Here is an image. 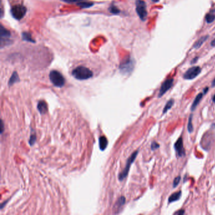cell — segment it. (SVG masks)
Masks as SVG:
<instances>
[{"label": "cell", "mask_w": 215, "mask_h": 215, "mask_svg": "<svg viewBox=\"0 0 215 215\" xmlns=\"http://www.w3.org/2000/svg\"><path fill=\"white\" fill-rule=\"evenodd\" d=\"M3 130H4V129H3V122L2 121V133H3Z\"/></svg>", "instance_id": "30"}, {"label": "cell", "mask_w": 215, "mask_h": 215, "mask_svg": "<svg viewBox=\"0 0 215 215\" xmlns=\"http://www.w3.org/2000/svg\"><path fill=\"white\" fill-rule=\"evenodd\" d=\"M10 12L14 18L20 20L25 16L27 13V8L22 5H16L12 7Z\"/></svg>", "instance_id": "3"}, {"label": "cell", "mask_w": 215, "mask_h": 215, "mask_svg": "<svg viewBox=\"0 0 215 215\" xmlns=\"http://www.w3.org/2000/svg\"><path fill=\"white\" fill-rule=\"evenodd\" d=\"M77 5L80 6L81 8H88L92 7L93 5V3L89 2H80L77 3Z\"/></svg>", "instance_id": "18"}, {"label": "cell", "mask_w": 215, "mask_h": 215, "mask_svg": "<svg viewBox=\"0 0 215 215\" xmlns=\"http://www.w3.org/2000/svg\"><path fill=\"white\" fill-rule=\"evenodd\" d=\"M49 79L56 87H63L65 84V79L63 75L56 70H53L49 73Z\"/></svg>", "instance_id": "2"}, {"label": "cell", "mask_w": 215, "mask_h": 215, "mask_svg": "<svg viewBox=\"0 0 215 215\" xmlns=\"http://www.w3.org/2000/svg\"><path fill=\"white\" fill-rule=\"evenodd\" d=\"M22 39L25 41L29 42H32V43L35 42V41L32 38L31 34L30 33L24 32L22 34Z\"/></svg>", "instance_id": "16"}, {"label": "cell", "mask_w": 215, "mask_h": 215, "mask_svg": "<svg viewBox=\"0 0 215 215\" xmlns=\"http://www.w3.org/2000/svg\"><path fill=\"white\" fill-rule=\"evenodd\" d=\"M108 144V141L105 136H102L99 138V148L101 150L104 151Z\"/></svg>", "instance_id": "14"}, {"label": "cell", "mask_w": 215, "mask_h": 215, "mask_svg": "<svg viewBox=\"0 0 215 215\" xmlns=\"http://www.w3.org/2000/svg\"><path fill=\"white\" fill-rule=\"evenodd\" d=\"M215 19V15L211 13L207 14L206 16V20L208 23H211L213 22Z\"/></svg>", "instance_id": "23"}, {"label": "cell", "mask_w": 215, "mask_h": 215, "mask_svg": "<svg viewBox=\"0 0 215 215\" xmlns=\"http://www.w3.org/2000/svg\"><path fill=\"white\" fill-rule=\"evenodd\" d=\"M20 81V79H19V77H18V75L17 74V73L16 71L13 72V73L12 74L11 78H9V80L8 82V85L9 86H12L13 85L14 83H16V82H18Z\"/></svg>", "instance_id": "15"}, {"label": "cell", "mask_w": 215, "mask_h": 215, "mask_svg": "<svg viewBox=\"0 0 215 215\" xmlns=\"http://www.w3.org/2000/svg\"><path fill=\"white\" fill-rule=\"evenodd\" d=\"M0 36H1V41H8L6 38L11 37V33L6 28H5L2 25L0 26Z\"/></svg>", "instance_id": "10"}, {"label": "cell", "mask_w": 215, "mask_h": 215, "mask_svg": "<svg viewBox=\"0 0 215 215\" xmlns=\"http://www.w3.org/2000/svg\"><path fill=\"white\" fill-rule=\"evenodd\" d=\"M204 92L203 93H199L197 96H196V97H195V99H194V102H193V103H192V106H191V111H194L195 109V108H196V107L198 105V104H199V102H201V99H202V97H203V95H204Z\"/></svg>", "instance_id": "12"}, {"label": "cell", "mask_w": 215, "mask_h": 215, "mask_svg": "<svg viewBox=\"0 0 215 215\" xmlns=\"http://www.w3.org/2000/svg\"><path fill=\"white\" fill-rule=\"evenodd\" d=\"M109 12L112 13V14H114V15H117V14H119L120 13V9L117 8L116 6L114 5L113 4L111 5L109 8Z\"/></svg>", "instance_id": "21"}, {"label": "cell", "mask_w": 215, "mask_h": 215, "mask_svg": "<svg viewBox=\"0 0 215 215\" xmlns=\"http://www.w3.org/2000/svg\"><path fill=\"white\" fill-rule=\"evenodd\" d=\"M185 213V211L184 210H179V211H177V212H175L174 214H179V215H182V214H184Z\"/></svg>", "instance_id": "28"}, {"label": "cell", "mask_w": 215, "mask_h": 215, "mask_svg": "<svg viewBox=\"0 0 215 215\" xmlns=\"http://www.w3.org/2000/svg\"><path fill=\"white\" fill-rule=\"evenodd\" d=\"M213 101L214 102H215V95L213 96Z\"/></svg>", "instance_id": "33"}, {"label": "cell", "mask_w": 215, "mask_h": 215, "mask_svg": "<svg viewBox=\"0 0 215 215\" xmlns=\"http://www.w3.org/2000/svg\"><path fill=\"white\" fill-rule=\"evenodd\" d=\"M152 1H153V2H155V3H157V2H159V0H152Z\"/></svg>", "instance_id": "32"}, {"label": "cell", "mask_w": 215, "mask_h": 215, "mask_svg": "<svg viewBox=\"0 0 215 215\" xmlns=\"http://www.w3.org/2000/svg\"><path fill=\"white\" fill-rule=\"evenodd\" d=\"M211 45H212V46H215V39H214V41H212V42H211Z\"/></svg>", "instance_id": "31"}, {"label": "cell", "mask_w": 215, "mask_h": 215, "mask_svg": "<svg viewBox=\"0 0 215 215\" xmlns=\"http://www.w3.org/2000/svg\"><path fill=\"white\" fill-rule=\"evenodd\" d=\"M174 148L178 157H182V156L185 155V151L184 148V143L182 137H180L177 141L175 142L174 144Z\"/></svg>", "instance_id": "8"}, {"label": "cell", "mask_w": 215, "mask_h": 215, "mask_svg": "<svg viewBox=\"0 0 215 215\" xmlns=\"http://www.w3.org/2000/svg\"><path fill=\"white\" fill-rule=\"evenodd\" d=\"M208 38V37L206 35V36H203L202 37H201L199 40L195 42L194 44V48H199L200 47L202 44L206 41V39Z\"/></svg>", "instance_id": "19"}, {"label": "cell", "mask_w": 215, "mask_h": 215, "mask_svg": "<svg viewBox=\"0 0 215 215\" xmlns=\"http://www.w3.org/2000/svg\"><path fill=\"white\" fill-rule=\"evenodd\" d=\"M61 1L67 3H74L80 2L82 1V0H61Z\"/></svg>", "instance_id": "27"}, {"label": "cell", "mask_w": 215, "mask_h": 215, "mask_svg": "<svg viewBox=\"0 0 215 215\" xmlns=\"http://www.w3.org/2000/svg\"><path fill=\"white\" fill-rule=\"evenodd\" d=\"M159 147H160V144L158 143H156V141L152 142L151 145V148L152 150H155L157 148H159Z\"/></svg>", "instance_id": "25"}, {"label": "cell", "mask_w": 215, "mask_h": 215, "mask_svg": "<svg viewBox=\"0 0 215 215\" xmlns=\"http://www.w3.org/2000/svg\"><path fill=\"white\" fill-rule=\"evenodd\" d=\"M134 67V61L131 57L127 58L126 60L120 65L119 69L123 74H128L132 72Z\"/></svg>", "instance_id": "6"}, {"label": "cell", "mask_w": 215, "mask_h": 215, "mask_svg": "<svg viewBox=\"0 0 215 215\" xmlns=\"http://www.w3.org/2000/svg\"><path fill=\"white\" fill-rule=\"evenodd\" d=\"M138 151H134V152L131 155L130 157L128 159V160H127L126 167L124 168V170H123V171L119 174V180L122 181V180H123L127 177V175H128V172H129V171L131 165V164L134 162V160H135L136 158L137 155H138Z\"/></svg>", "instance_id": "5"}, {"label": "cell", "mask_w": 215, "mask_h": 215, "mask_svg": "<svg viewBox=\"0 0 215 215\" xmlns=\"http://www.w3.org/2000/svg\"><path fill=\"white\" fill-rule=\"evenodd\" d=\"M136 13L143 21H145L147 17V10H146V3L143 0H136Z\"/></svg>", "instance_id": "4"}, {"label": "cell", "mask_w": 215, "mask_h": 215, "mask_svg": "<svg viewBox=\"0 0 215 215\" xmlns=\"http://www.w3.org/2000/svg\"><path fill=\"white\" fill-rule=\"evenodd\" d=\"M192 114H191L190 116H189V121H188V131L189 133H191L193 132L194 131V127H193V125H192Z\"/></svg>", "instance_id": "22"}, {"label": "cell", "mask_w": 215, "mask_h": 215, "mask_svg": "<svg viewBox=\"0 0 215 215\" xmlns=\"http://www.w3.org/2000/svg\"><path fill=\"white\" fill-rule=\"evenodd\" d=\"M173 83V78H170V79L166 80L162 85L161 88L159 91V97H162L166 92L170 89V88L172 86Z\"/></svg>", "instance_id": "9"}, {"label": "cell", "mask_w": 215, "mask_h": 215, "mask_svg": "<svg viewBox=\"0 0 215 215\" xmlns=\"http://www.w3.org/2000/svg\"><path fill=\"white\" fill-rule=\"evenodd\" d=\"M201 71V67L199 66H193L185 72L184 75V78L185 80H192L196 78Z\"/></svg>", "instance_id": "7"}, {"label": "cell", "mask_w": 215, "mask_h": 215, "mask_svg": "<svg viewBox=\"0 0 215 215\" xmlns=\"http://www.w3.org/2000/svg\"><path fill=\"white\" fill-rule=\"evenodd\" d=\"M72 75L78 80H85L92 78L93 72L85 66H78L73 70Z\"/></svg>", "instance_id": "1"}, {"label": "cell", "mask_w": 215, "mask_h": 215, "mask_svg": "<svg viewBox=\"0 0 215 215\" xmlns=\"http://www.w3.org/2000/svg\"><path fill=\"white\" fill-rule=\"evenodd\" d=\"M37 109L41 114H44L47 111V105L46 102L43 100L39 101L37 105Z\"/></svg>", "instance_id": "11"}, {"label": "cell", "mask_w": 215, "mask_h": 215, "mask_svg": "<svg viewBox=\"0 0 215 215\" xmlns=\"http://www.w3.org/2000/svg\"><path fill=\"white\" fill-rule=\"evenodd\" d=\"M173 104H174V100L170 99L169 101H168L167 103L166 104V105H165V106L164 107V109L163 110V114H165L168 111H169L172 108V106L173 105Z\"/></svg>", "instance_id": "20"}, {"label": "cell", "mask_w": 215, "mask_h": 215, "mask_svg": "<svg viewBox=\"0 0 215 215\" xmlns=\"http://www.w3.org/2000/svg\"><path fill=\"white\" fill-rule=\"evenodd\" d=\"M180 181V176H178V177H175L174 179L173 182V188H176L179 185V182Z\"/></svg>", "instance_id": "24"}, {"label": "cell", "mask_w": 215, "mask_h": 215, "mask_svg": "<svg viewBox=\"0 0 215 215\" xmlns=\"http://www.w3.org/2000/svg\"><path fill=\"white\" fill-rule=\"evenodd\" d=\"M125 202H126L125 198L123 197V196L121 197V198L118 199V201H117V202L115 203V206H114V209H116V211L120 210L121 208L124 204Z\"/></svg>", "instance_id": "17"}, {"label": "cell", "mask_w": 215, "mask_h": 215, "mask_svg": "<svg viewBox=\"0 0 215 215\" xmlns=\"http://www.w3.org/2000/svg\"><path fill=\"white\" fill-rule=\"evenodd\" d=\"M35 141H36V136L35 134L31 135L30 138V141H29V143H30L31 146H32L35 143Z\"/></svg>", "instance_id": "26"}, {"label": "cell", "mask_w": 215, "mask_h": 215, "mask_svg": "<svg viewBox=\"0 0 215 215\" xmlns=\"http://www.w3.org/2000/svg\"><path fill=\"white\" fill-rule=\"evenodd\" d=\"M181 195H182L181 191H178V192H176L175 193H173L169 198V202L171 203V202L178 201L180 198Z\"/></svg>", "instance_id": "13"}, {"label": "cell", "mask_w": 215, "mask_h": 215, "mask_svg": "<svg viewBox=\"0 0 215 215\" xmlns=\"http://www.w3.org/2000/svg\"><path fill=\"white\" fill-rule=\"evenodd\" d=\"M211 85H212V86H213V87L215 86V78H214V79L213 80V82H212Z\"/></svg>", "instance_id": "29"}]
</instances>
